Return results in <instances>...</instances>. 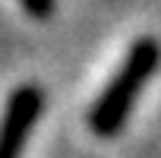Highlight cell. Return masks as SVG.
Instances as JSON below:
<instances>
[{"instance_id":"6da1fadb","label":"cell","mask_w":161,"mask_h":158,"mask_svg":"<svg viewBox=\"0 0 161 158\" xmlns=\"http://www.w3.org/2000/svg\"><path fill=\"white\" fill-rule=\"evenodd\" d=\"M158 66H161V41L152 38V35L136 38L133 48L126 51L120 70L114 73V79L104 86V92L95 98V104L89 111V130L95 136L108 139V136H117L126 127L139 92L158 73Z\"/></svg>"},{"instance_id":"7a4b0ae2","label":"cell","mask_w":161,"mask_h":158,"mask_svg":"<svg viewBox=\"0 0 161 158\" xmlns=\"http://www.w3.org/2000/svg\"><path fill=\"white\" fill-rule=\"evenodd\" d=\"M44 95L38 86H19L3 111V120H0V158H22L25 142L38 123Z\"/></svg>"},{"instance_id":"3957f363","label":"cell","mask_w":161,"mask_h":158,"mask_svg":"<svg viewBox=\"0 0 161 158\" xmlns=\"http://www.w3.org/2000/svg\"><path fill=\"white\" fill-rule=\"evenodd\" d=\"M19 3L32 19H47L54 13V0H19Z\"/></svg>"}]
</instances>
